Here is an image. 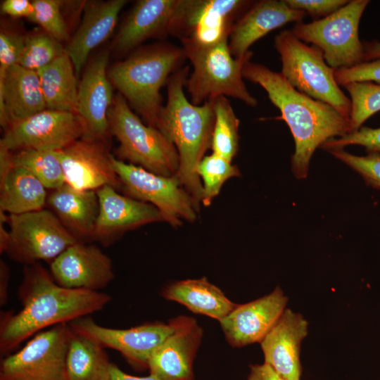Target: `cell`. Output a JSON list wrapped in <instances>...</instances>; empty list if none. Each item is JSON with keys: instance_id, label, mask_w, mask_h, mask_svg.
Here are the masks:
<instances>
[{"instance_id": "cell-5", "label": "cell", "mask_w": 380, "mask_h": 380, "mask_svg": "<svg viewBox=\"0 0 380 380\" xmlns=\"http://www.w3.org/2000/svg\"><path fill=\"white\" fill-rule=\"evenodd\" d=\"M228 39L212 45H202L190 38L180 39L185 56L193 66L186 86L194 105L224 96L239 99L250 106H257L258 101L247 90L242 74L253 53L249 51L241 58H234Z\"/></svg>"}, {"instance_id": "cell-39", "label": "cell", "mask_w": 380, "mask_h": 380, "mask_svg": "<svg viewBox=\"0 0 380 380\" xmlns=\"http://www.w3.org/2000/svg\"><path fill=\"white\" fill-rule=\"evenodd\" d=\"M335 80L345 86L355 82H372L380 84V59L364 62L349 68L335 70Z\"/></svg>"}, {"instance_id": "cell-32", "label": "cell", "mask_w": 380, "mask_h": 380, "mask_svg": "<svg viewBox=\"0 0 380 380\" xmlns=\"http://www.w3.org/2000/svg\"><path fill=\"white\" fill-rule=\"evenodd\" d=\"M11 161L29 170L46 189L51 191L65 183L57 151L34 149L11 151Z\"/></svg>"}, {"instance_id": "cell-13", "label": "cell", "mask_w": 380, "mask_h": 380, "mask_svg": "<svg viewBox=\"0 0 380 380\" xmlns=\"http://www.w3.org/2000/svg\"><path fill=\"white\" fill-rule=\"evenodd\" d=\"M84 129L75 113L45 109L5 129L0 146L11 152L60 151L82 138Z\"/></svg>"}, {"instance_id": "cell-38", "label": "cell", "mask_w": 380, "mask_h": 380, "mask_svg": "<svg viewBox=\"0 0 380 380\" xmlns=\"http://www.w3.org/2000/svg\"><path fill=\"white\" fill-rule=\"evenodd\" d=\"M348 145H360L367 153H380V127L371 128L362 126L357 131L338 139H331L322 147L328 151L343 149Z\"/></svg>"}, {"instance_id": "cell-37", "label": "cell", "mask_w": 380, "mask_h": 380, "mask_svg": "<svg viewBox=\"0 0 380 380\" xmlns=\"http://www.w3.org/2000/svg\"><path fill=\"white\" fill-rule=\"evenodd\" d=\"M329 152L359 173L367 184L380 189V153H368L365 156H357L343 149Z\"/></svg>"}, {"instance_id": "cell-3", "label": "cell", "mask_w": 380, "mask_h": 380, "mask_svg": "<svg viewBox=\"0 0 380 380\" xmlns=\"http://www.w3.org/2000/svg\"><path fill=\"white\" fill-rule=\"evenodd\" d=\"M188 70L179 68L169 77L167 101L159 113L156 128L175 146L179 160L175 176L199 210L203 188L196 167L211 148L215 115L213 99L199 106L188 101L184 92Z\"/></svg>"}, {"instance_id": "cell-1", "label": "cell", "mask_w": 380, "mask_h": 380, "mask_svg": "<svg viewBox=\"0 0 380 380\" xmlns=\"http://www.w3.org/2000/svg\"><path fill=\"white\" fill-rule=\"evenodd\" d=\"M18 298V312H1V358L44 330L102 310L112 299L103 292L58 285L39 262L24 266Z\"/></svg>"}, {"instance_id": "cell-17", "label": "cell", "mask_w": 380, "mask_h": 380, "mask_svg": "<svg viewBox=\"0 0 380 380\" xmlns=\"http://www.w3.org/2000/svg\"><path fill=\"white\" fill-rule=\"evenodd\" d=\"M60 286L99 291L113 279L110 258L95 244L77 241L50 263L49 271Z\"/></svg>"}, {"instance_id": "cell-22", "label": "cell", "mask_w": 380, "mask_h": 380, "mask_svg": "<svg viewBox=\"0 0 380 380\" xmlns=\"http://www.w3.org/2000/svg\"><path fill=\"white\" fill-rule=\"evenodd\" d=\"M308 325L301 315L286 308L260 343L265 362L286 380H300V348Z\"/></svg>"}, {"instance_id": "cell-11", "label": "cell", "mask_w": 380, "mask_h": 380, "mask_svg": "<svg viewBox=\"0 0 380 380\" xmlns=\"http://www.w3.org/2000/svg\"><path fill=\"white\" fill-rule=\"evenodd\" d=\"M70 328L61 324L32 336L20 349L1 358L0 380H67Z\"/></svg>"}, {"instance_id": "cell-46", "label": "cell", "mask_w": 380, "mask_h": 380, "mask_svg": "<svg viewBox=\"0 0 380 380\" xmlns=\"http://www.w3.org/2000/svg\"><path fill=\"white\" fill-rule=\"evenodd\" d=\"M364 46V62L380 59V42H362ZM363 62V63H364Z\"/></svg>"}, {"instance_id": "cell-28", "label": "cell", "mask_w": 380, "mask_h": 380, "mask_svg": "<svg viewBox=\"0 0 380 380\" xmlns=\"http://www.w3.org/2000/svg\"><path fill=\"white\" fill-rule=\"evenodd\" d=\"M161 296L166 300L183 305L194 313L219 322L237 305L205 277L170 283L163 288Z\"/></svg>"}, {"instance_id": "cell-30", "label": "cell", "mask_w": 380, "mask_h": 380, "mask_svg": "<svg viewBox=\"0 0 380 380\" xmlns=\"http://www.w3.org/2000/svg\"><path fill=\"white\" fill-rule=\"evenodd\" d=\"M37 73L46 108L76 113L79 84L68 53L65 52Z\"/></svg>"}, {"instance_id": "cell-25", "label": "cell", "mask_w": 380, "mask_h": 380, "mask_svg": "<svg viewBox=\"0 0 380 380\" xmlns=\"http://www.w3.org/2000/svg\"><path fill=\"white\" fill-rule=\"evenodd\" d=\"M126 3V0H108L86 4L81 24L65 48L77 75L91 51L112 34Z\"/></svg>"}, {"instance_id": "cell-4", "label": "cell", "mask_w": 380, "mask_h": 380, "mask_svg": "<svg viewBox=\"0 0 380 380\" xmlns=\"http://www.w3.org/2000/svg\"><path fill=\"white\" fill-rule=\"evenodd\" d=\"M186 58L182 49L159 44L137 51L115 63L108 77L146 125L156 127L161 105V87Z\"/></svg>"}, {"instance_id": "cell-34", "label": "cell", "mask_w": 380, "mask_h": 380, "mask_svg": "<svg viewBox=\"0 0 380 380\" xmlns=\"http://www.w3.org/2000/svg\"><path fill=\"white\" fill-rule=\"evenodd\" d=\"M350 96V132L357 131L371 116L380 111V84L355 82L343 86Z\"/></svg>"}, {"instance_id": "cell-6", "label": "cell", "mask_w": 380, "mask_h": 380, "mask_svg": "<svg viewBox=\"0 0 380 380\" xmlns=\"http://www.w3.org/2000/svg\"><path fill=\"white\" fill-rule=\"evenodd\" d=\"M108 119L110 134L119 141L118 159L159 175H177L179 160L174 144L157 128L144 124L119 93L114 96Z\"/></svg>"}, {"instance_id": "cell-16", "label": "cell", "mask_w": 380, "mask_h": 380, "mask_svg": "<svg viewBox=\"0 0 380 380\" xmlns=\"http://www.w3.org/2000/svg\"><path fill=\"white\" fill-rule=\"evenodd\" d=\"M109 53L97 54L86 68L78 84L76 114L84 129L82 138L109 141L108 113L114 96L108 77Z\"/></svg>"}, {"instance_id": "cell-7", "label": "cell", "mask_w": 380, "mask_h": 380, "mask_svg": "<svg viewBox=\"0 0 380 380\" xmlns=\"http://www.w3.org/2000/svg\"><path fill=\"white\" fill-rule=\"evenodd\" d=\"M274 46L281 61L280 72L295 89L350 119V99L340 89L335 70L326 63L321 49L308 45L289 30L275 37Z\"/></svg>"}, {"instance_id": "cell-2", "label": "cell", "mask_w": 380, "mask_h": 380, "mask_svg": "<svg viewBox=\"0 0 380 380\" xmlns=\"http://www.w3.org/2000/svg\"><path fill=\"white\" fill-rule=\"evenodd\" d=\"M243 77L258 84L267 93L288 125L295 141L291 158L292 171L298 179L305 178L311 157L317 148L335 137L350 132V119L334 108L295 89L281 72L264 65L248 61Z\"/></svg>"}, {"instance_id": "cell-43", "label": "cell", "mask_w": 380, "mask_h": 380, "mask_svg": "<svg viewBox=\"0 0 380 380\" xmlns=\"http://www.w3.org/2000/svg\"><path fill=\"white\" fill-rule=\"evenodd\" d=\"M247 380H286L277 373L270 365L264 362L250 366Z\"/></svg>"}, {"instance_id": "cell-20", "label": "cell", "mask_w": 380, "mask_h": 380, "mask_svg": "<svg viewBox=\"0 0 380 380\" xmlns=\"http://www.w3.org/2000/svg\"><path fill=\"white\" fill-rule=\"evenodd\" d=\"M288 298L277 287L270 293L238 305L220 322L228 343L234 348L260 343L286 309Z\"/></svg>"}, {"instance_id": "cell-42", "label": "cell", "mask_w": 380, "mask_h": 380, "mask_svg": "<svg viewBox=\"0 0 380 380\" xmlns=\"http://www.w3.org/2000/svg\"><path fill=\"white\" fill-rule=\"evenodd\" d=\"M1 12L13 18H30L33 13L32 1L28 0H5L1 5Z\"/></svg>"}, {"instance_id": "cell-29", "label": "cell", "mask_w": 380, "mask_h": 380, "mask_svg": "<svg viewBox=\"0 0 380 380\" xmlns=\"http://www.w3.org/2000/svg\"><path fill=\"white\" fill-rule=\"evenodd\" d=\"M70 328L66 353L67 380H107L111 362L105 348Z\"/></svg>"}, {"instance_id": "cell-18", "label": "cell", "mask_w": 380, "mask_h": 380, "mask_svg": "<svg viewBox=\"0 0 380 380\" xmlns=\"http://www.w3.org/2000/svg\"><path fill=\"white\" fill-rule=\"evenodd\" d=\"M96 194L99 208L92 241L103 246H110L128 231L163 221L155 206L122 195L110 186L99 189Z\"/></svg>"}, {"instance_id": "cell-26", "label": "cell", "mask_w": 380, "mask_h": 380, "mask_svg": "<svg viewBox=\"0 0 380 380\" xmlns=\"http://www.w3.org/2000/svg\"><path fill=\"white\" fill-rule=\"evenodd\" d=\"M46 188L29 170L13 165L11 151L0 146V210L19 215L44 209Z\"/></svg>"}, {"instance_id": "cell-27", "label": "cell", "mask_w": 380, "mask_h": 380, "mask_svg": "<svg viewBox=\"0 0 380 380\" xmlns=\"http://www.w3.org/2000/svg\"><path fill=\"white\" fill-rule=\"evenodd\" d=\"M46 204L77 241H92L99 208L96 191L79 190L65 183L51 191Z\"/></svg>"}, {"instance_id": "cell-31", "label": "cell", "mask_w": 380, "mask_h": 380, "mask_svg": "<svg viewBox=\"0 0 380 380\" xmlns=\"http://www.w3.org/2000/svg\"><path fill=\"white\" fill-rule=\"evenodd\" d=\"M213 102L215 119L210 148L232 162L239 150V120L226 96L216 97Z\"/></svg>"}, {"instance_id": "cell-36", "label": "cell", "mask_w": 380, "mask_h": 380, "mask_svg": "<svg viewBox=\"0 0 380 380\" xmlns=\"http://www.w3.org/2000/svg\"><path fill=\"white\" fill-rule=\"evenodd\" d=\"M33 13L29 18L39 25L46 33L61 41L69 38L68 30L62 15V2L58 0L32 1Z\"/></svg>"}, {"instance_id": "cell-35", "label": "cell", "mask_w": 380, "mask_h": 380, "mask_svg": "<svg viewBox=\"0 0 380 380\" xmlns=\"http://www.w3.org/2000/svg\"><path fill=\"white\" fill-rule=\"evenodd\" d=\"M65 52L61 42L46 32L25 37L23 50L18 65L37 72Z\"/></svg>"}, {"instance_id": "cell-9", "label": "cell", "mask_w": 380, "mask_h": 380, "mask_svg": "<svg viewBox=\"0 0 380 380\" xmlns=\"http://www.w3.org/2000/svg\"><path fill=\"white\" fill-rule=\"evenodd\" d=\"M112 164L125 195L155 206L172 227L180 226L182 219L191 222L196 220L198 210L176 176L159 175L114 156Z\"/></svg>"}, {"instance_id": "cell-19", "label": "cell", "mask_w": 380, "mask_h": 380, "mask_svg": "<svg viewBox=\"0 0 380 380\" xmlns=\"http://www.w3.org/2000/svg\"><path fill=\"white\" fill-rule=\"evenodd\" d=\"M172 319L174 330L153 353L148 369L163 380H194L193 364L203 329L191 317L179 315Z\"/></svg>"}, {"instance_id": "cell-21", "label": "cell", "mask_w": 380, "mask_h": 380, "mask_svg": "<svg viewBox=\"0 0 380 380\" xmlns=\"http://www.w3.org/2000/svg\"><path fill=\"white\" fill-rule=\"evenodd\" d=\"M251 4L243 0H187L179 38L212 45L229 38L237 18Z\"/></svg>"}, {"instance_id": "cell-44", "label": "cell", "mask_w": 380, "mask_h": 380, "mask_svg": "<svg viewBox=\"0 0 380 380\" xmlns=\"http://www.w3.org/2000/svg\"><path fill=\"white\" fill-rule=\"evenodd\" d=\"M10 268L5 261L0 260V305L4 306L8 298Z\"/></svg>"}, {"instance_id": "cell-15", "label": "cell", "mask_w": 380, "mask_h": 380, "mask_svg": "<svg viewBox=\"0 0 380 380\" xmlns=\"http://www.w3.org/2000/svg\"><path fill=\"white\" fill-rule=\"evenodd\" d=\"M56 151L65 184L79 190L97 191L104 186L121 189L109 141L80 138Z\"/></svg>"}, {"instance_id": "cell-24", "label": "cell", "mask_w": 380, "mask_h": 380, "mask_svg": "<svg viewBox=\"0 0 380 380\" xmlns=\"http://www.w3.org/2000/svg\"><path fill=\"white\" fill-rule=\"evenodd\" d=\"M45 109L37 72L18 64L0 72V123L4 129Z\"/></svg>"}, {"instance_id": "cell-8", "label": "cell", "mask_w": 380, "mask_h": 380, "mask_svg": "<svg viewBox=\"0 0 380 380\" xmlns=\"http://www.w3.org/2000/svg\"><path fill=\"white\" fill-rule=\"evenodd\" d=\"M369 0H351L329 15L309 23H298L291 30L304 42L321 49L327 65L334 70L364 62L359 24Z\"/></svg>"}, {"instance_id": "cell-10", "label": "cell", "mask_w": 380, "mask_h": 380, "mask_svg": "<svg viewBox=\"0 0 380 380\" xmlns=\"http://www.w3.org/2000/svg\"><path fill=\"white\" fill-rule=\"evenodd\" d=\"M7 223L10 239L5 253L24 266L40 261L50 264L77 242L51 210L8 215Z\"/></svg>"}, {"instance_id": "cell-14", "label": "cell", "mask_w": 380, "mask_h": 380, "mask_svg": "<svg viewBox=\"0 0 380 380\" xmlns=\"http://www.w3.org/2000/svg\"><path fill=\"white\" fill-rule=\"evenodd\" d=\"M187 0L138 1L123 21L114 49L125 53L144 41L168 34L179 36Z\"/></svg>"}, {"instance_id": "cell-40", "label": "cell", "mask_w": 380, "mask_h": 380, "mask_svg": "<svg viewBox=\"0 0 380 380\" xmlns=\"http://www.w3.org/2000/svg\"><path fill=\"white\" fill-rule=\"evenodd\" d=\"M25 37L2 30L0 33V72L19 63L23 50Z\"/></svg>"}, {"instance_id": "cell-45", "label": "cell", "mask_w": 380, "mask_h": 380, "mask_svg": "<svg viewBox=\"0 0 380 380\" xmlns=\"http://www.w3.org/2000/svg\"><path fill=\"white\" fill-rule=\"evenodd\" d=\"M107 380H163L149 374L146 376H137L124 372L120 367L111 362Z\"/></svg>"}, {"instance_id": "cell-12", "label": "cell", "mask_w": 380, "mask_h": 380, "mask_svg": "<svg viewBox=\"0 0 380 380\" xmlns=\"http://www.w3.org/2000/svg\"><path fill=\"white\" fill-rule=\"evenodd\" d=\"M74 330L87 335L103 348L119 352L135 370L148 369L154 350L172 334L174 322H147L129 329H113L98 324L90 316L68 323Z\"/></svg>"}, {"instance_id": "cell-33", "label": "cell", "mask_w": 380, "mask_h": 380, "mask_svg": "<svg viewBox=\"0 0 380 380\" xmlns=\"http://www.w3.org/2000/svg\"><path fill=\"white\" fill-rule=\"evenodd\" d=\"M196 172L202 181L201 203L205 207L211 204L227 180L240 176L236 166L214 153L202 158L196 167Z\"/></svg>"}, {"instance_id": "cell-41", "label": "cell", "mask_w": 380, "mask_h": 380, "mask_svg": "<svg viewBox=\"0 0 380 380\" xmlns=\"http://www.w3.org/2000/svg\"><path fill=\"white\" fill-rule=\"evenodd\" d=\"M286 4L296 10L305 12L312 18H325L346 5L348 0H284Z\"/></svg>"}, {"instance_id": "cell-23", "label": "cell", "mask_w": 380, "mask_h": 380, "mask_svg": "<svg viewBox=\"0 0 380 380\" xmlns=\"http://www.w3.org/2000/svg\"><path fill=\"white\" fill-rule=\"evenodd\" d=\"M306 15L289 7L284 0H263L253 4L233 25L228 42L232 55L243 57L257 40L286 23H300Z\"/></svg>"}]
</instances>
